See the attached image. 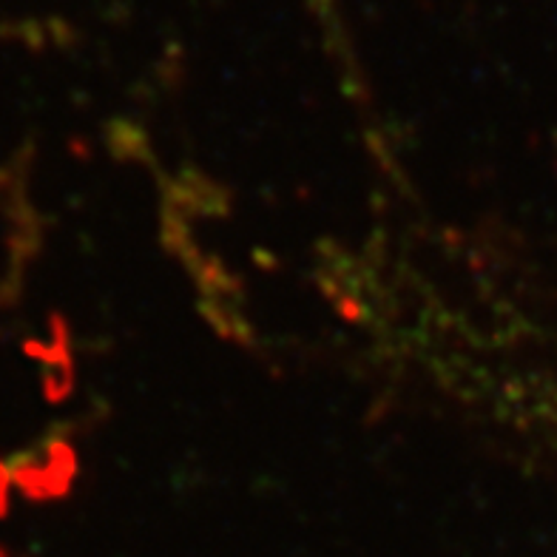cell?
Segmentation results:
<instances>
[]
</instances>
